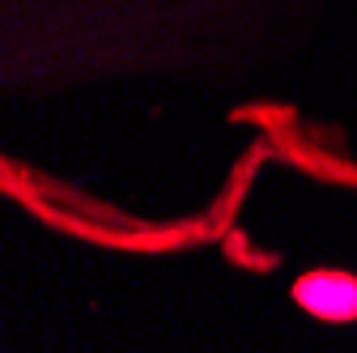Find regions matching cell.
<instances>
[{
  "label": "cell",
  "instance_id": "1",
  "mask_svg": "<svg viewBox=\"0 0 357 353\" xmlns=\"http://www.w3.org/2000/svg\"><path fill=\"white\" fill-rule=\"evenodd\" d=\"M294 298L319 320H353L357 315V277L349 273H310Z\"/></svg>",
  "mask_w": 357,
  "mask_h": 353
}]
</instances>
